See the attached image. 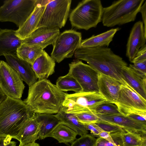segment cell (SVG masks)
<instances>
[{"instance_id":"10","label":"cell","mask_w":146,"mask_h":146,"mask_svg":"<svg viewBox=\"0 0 146 146\" xmlns=\"http://www.w3.org/2000/svg\"><path fill=\"white\" fill-rule=\"evenodd\" d=\"M67 74L77 81L85 92H99L98 86L99 73L88 64L77 60L69 64Z\"/></svg>"},{"instance_id":"20","label":"cell","mask_w":146,"mask_h":146,"mask_svg":"<svg viewBox=\"0 0 146 146\" xmlns=\"http://www.w3.org/2000/svg\"><path fill=\"white\" fill-rule=\"evenodd\" d=\"M22 40L16 35V30L0 29V56L17 55V48Z\"/></svg>"},{"instance_id":"9","label":"cell","mask_w":146,"mask_h":146,"mask_svg":"<svg viewBox=\"0 0 146 146\" xmlns=\"http://www.w3.org/2000/svg\"><path fill=\"white\" fill-rule=\"evenodd\" d=\"M82 40L81 33L72 29L64 31L60 33L53 45L51 57L58 63L72 57Z\"/></svg>"},{"instance_id":"24","label":"cell","mask_w":146,"mask_h":146,"mask_svg":"<svg viewBox=\"0 0 146 146\" xmlns=\"http://www.w3.org/2000/svg\"><path fill=\"white\" fill-rule=\"evenodd\" d=\"M34 115L39 125L38 137L40 139L48 137L53 130L60 123L55 115L52 114L34 113Z\"/></svg>"},{"instance_id":"21","label":"cell","mask_w":146,"mask_h":146,"mask_svg":"<svg viewBox=\"0 0 146 146\" xmlns=\"http://www.w3.org/2000/svg\"><path fill=\"white\" fill-rule=\"evenodd\" d=\"M55 61L43 50L31 65L32 68L38 80L47 79L54 72Z\"/></svg>"},{"instance_id":"42","label":"cell","mask_w":146,"mask_h":146,"mask_svg":"<svg viewBox=\"0 0 146 146\" xmlns=\"http://www.w3.org/2000/svg\"><path fill=\"white\" fill-rule=\"evenodd\" d=\"M98 136L99 137L104 139L114 144L110 136V133L102 131L99 133Z\"/></svg>"},{"instance_id":"40","label":"cell","mask_w":146,"mask_h":146,"mask_svg":"<svg viewBox=\"0 0 146 146\" xmlns=\"http://www.w3.org/2000/svg\"><path fill=\"white\" fill-rule=\"evenodd\" d=\"M95 146H116L115 144L101 137L96 139Z\"/></svg>"},{"instance_id":"5","label":"cell","mask_w":146,"mask_h":146,"mask_svg":"<svg viewBox=\"0 0 146 146\" xmlns=\"http://www.w3.org/2000/svg\"><path fill=\"white\" fill-rule=\"evenodd\" d=\"M103 9L100 0L82 1L70 14L72 26L86 30L96 27L102 21Z\"/></svg>"},{"instance_id":"44","label":"cell","mask_w":146,"mask_h":146,"mask_svg":"<svg viewBox=\"0 0 146 146\" xmlns=\"http://www.w3.org/2000/svg\"><path fill=\"white\" fill-rule=\"evenodd\" d=\"M7 96L3 92L0 88V105L2 102L6 99Z\"/></svg>"},{"instance_id":"41","label":"cell","mask_w":146,"mask_h":146,"mask_svg":"<svg viewBox=\"0 0 146 146\" xmlns=\"http://www.w3.org/2000/svg\"><path fill=\"white\" fill-rule=\"evenodd\" d=\"M139 12L141 14L143 20V24L144 28L145 30H146V1L144 2V4L142 5L141 6Z\"/></svg>"},{"instance_id":"13","label":"cell","mask_w":146,"mask_h":146,"mask_svg":"<svg viewBox=\"0 0 146 146\" xmlns=\"http://www.w3.org/2000/svg\"><path fill=\"white\" fill-rule=\"evenodd\" d=\"M60 33L58 28L41 27L22 40V44L36 46L43 49L49 45H53Z\"/></svg>"},{"instance_id":"36","label":"cell","mask_w":146,"mask_h":146,"mask_svg":"<svg viewBox=\"0 0 146 146\" xmlns=\"http://www.w3.org/2000/svg\"><path fill=\"white\" fill-rule=\"evenodd\" d=\"M145 60H146V44L140 48L131 63H133Z\"/></svg>"},{"instance_id":"38","label":"cell","mask_w":146,"mask_h":146,"mask_svg":"<svg viewBox=\"0 0 146 146\" xmlns=\"http://www.w3.org/2000/svg\"><path fill=\"white\" fill-rule=\"evenodd\" d=\"M122 133L121 132L110 133V136L113 143L116 146L122 145Z\"/></svg>"},{"instance_id":"8","label":"cell","mask_w":146,"mask_h":146,"mask_svg":"<svg viewBox=\"0 0 146 146\" xmlns=\"http://www.w3.org/2000/svg\"><path fill=\"white\" fill-rule=\"evenodd\" d=\"M71 2V0H51L46 6L37 28L63 27L69 15Z\"/></svg>"},{"instance_id":"23","label":"cell","mask_w":146,"mask_h":146,"mask_svg":"<svg viewBox=\"0 0 146 146\" xmlns=\"http://www.w3.org/2000/svg\"><path fill=\"white\" fill-rule=\"evenodd\" d=\"M120 29H112L96 35L82 40L80 47L93 48L97 47H108L116 32Z\"/></svg>"},{"instance_id":"30","label":"cell","mask_w":146,"mask_h":146,"mask_svg":"<svg viewBox=\"0 0 146 146\" xmlns=\"http://www.w3.org/2000/svg\"><path fill=\"white\" fill-rule=\"evenodd\" d=\"M122 146H139L142 136L140 134L127 132L122 134Z\"/></svg>"},{"instance_id":"1","label":"cell","mask_w":146,"mask_h":146,"mask_svg":"<svg viewBox=\"0 0 146 146\" xmlns=\"http://www.w3.org/2000/svg\"><path fill=\"white\" fill-rule=\"evenodd\" d=\"M75 57L86 62L99 74L110 76L123 85L127 84L122 76L123 69L127 64L121 57L108 47L86 48L80 47L75 51Z\"/></svg>"},{"instance_id":"27","label":"cell","mask_w":146,"mask_h":146,"mask_svg":"<svg viewBox=\"0 0 146 146\" xmlns=\"http://www.w3.org/2000/svg\"><path fill=\"white\" fill-rule=\"evenodd\" d=\"M43 50L36 46L22 44L17 48V55L32 65L36 59L42 54Z\"/></svg>"},{"instance_id":"45","label":"cell","mask_w":146,"mask_h":146,"mask_svg":"<svg viewBox=\"0 0 146 146\" xmlns=\"http://www.w3.org/2000/svg\"><path fill=\"white\" fill-rule=\"evenodd\" d=\"M19 146H40L37 143L34 142L33 143L24 145H19Z\"/></svg>"},{"instance_id":"7","label":"cell","mask_w":146,"mask_h":146,"mask_svg":"<svg viewBox=\"0 0 146 146\" xmlns=\"http://www.w3.org/2000/svg\"><path fill=\"white\" fill-rule=\"evenodd\" d=\"M106 101L99 92L81 91L72 94H66L62 109L66 113L75 114L91 111Z\"/></svg>"},{"instance_id":"12","label":"cell","mask_w":146,"mask_h":146,"mask_svg":"<svg viewBox=\"0 0 146 146\" xmlns=\"http://www.w3.org/2000/svg\"><path fill=\"white\" fill-rule=\"evenodd\" d=\"M25 85L16 71L7 63L0 61V88L7 96L21 99Z\"/></svg>"},{"instance_id":"43","label":"cell","mask_w":146,"mask_h":146,"mask_svg":"<svg viewBox=\"0 0 146 146\" xmlns=\"http://www.w3.org/2000/svg\"><path fill=\"white\" fill-rule=\"evenodd\" d=\"M139 146H146V135L142 136L141 139Z\"/></svg>"},{"instance_id":"11","label":"cell","mask_w":146,"mask_h":146,"mask_svg":"<svg viewBox=\"0 0 146 146\" xmlns=\"http://www.w3.org/2000/svg\"><path fill=\"white\" fill-rule=\"evenodd\" d=\"M114 104L119 112L125 116L132 113H146V100L127 84H121Z\"/></svg>"},{"instance_id":"22","label":"cell","mask_w":146,"mask_h":146,"mask_svg":"<svg viewBox=\"0 0 146 146\" xmlns=\"http://www.w3.org/2000/svg\"><path fill=\"white\" fill-rule=\"evenodd\" d=\"M39 125L34 115V113L26 121L21 129L16 139L20 145H24L35 142L39 139Z\"/></svg>"},{"instance_id":"17","label":"cell","mask_w":146,"mask_h":146,"mask_svg":"<svg viewBox=\"0 0 146 146\" xmlns=\"http://www.w3.org/2000/svg\"><path fill=\"white\" fill-rule=\"evenodd\" d=\"M99 120L117 125L126 132L137 133L142 136L146 135V125L132 120L121 114L110 115H97Z\"/></svg>"},{"instance_id":"19","label":"cell","mask_w":146,"mask_h":146,"mask_svg":"<svg viewBox=\"0 0 146 146\" xmlns=\"http://www.w3.org/2000/svg\"><path fill=\"white\" fill-rule=\"evenodd\" d=\"M121 74L127 84L146 100V75L141 74L128 66L123 69Z\"/></svg>"},{"instance_id":"6","label":"cell","mask_w":146,"mask_h":146,"mask_svg":"<svg viewBox=\"0 0 146 146\" xmlns=\"http://www.w3.org/2000/svg\"><path fill=\"white\" fill-rule=\"evenodd\" d=\"M36 0H6L0 7V21L11 22L21 27L33 12Z\"/></svg>"},{"instance_id":"32","label":"cell","mask_w":146,"mask_h":146,"mask_svg":"<svg viewBox=\"0 0 146 146\" xmlns=\"http://www.w3.org/2000/svg\"><path fill=\"white\" fill-rule=\"evenodd\" d=\"M94 123L100 127L103 131L110 133L117 132L124 133L126 132L120 127L105 121L99 120Z\"/></svg>"},{"instance_id":"28","label":"cell","mask_w":146,"mask_h":146,"mask_svg":"<svg viewBox=\"0 0 146 146\" xmlns=\"http://www.w3.org/2000/svg\"><path fill=\"white\" fill-rule=\"evenodd\" d=\"M56 85L62 92L73 91L75 93H77L82 90L81 86L76 79L68 74L59 77Z\"/></svg>"},{"instance_id":"16","label":"cell","mask_w":146,"mask_h":146,"mask_svg":"<svg viewBox=\"0 0 146 146\" xmlns=\"http://www.w3.org/2000/svg\"><path fill=\"white\" fill-rule=\"evenodd\" d=\"M4 56L8 64L29 86L37 81L38 78L29 63L20 58L17 55L6 54Z\"/></svg>"},{"instance_id":"15","label":"cell","mask_w":146,"mask_h":146,"mask_svg":"<svg viewBox=\"0 0 146 146\" xmlns=\"http://www.w3.org/2000/svg\"><path fill=\"white\" fill-rule=\"evenodd\" d=\"M50 0H36L35 9L24 24L16 30V35L23 40L27 38L36 29L46 6Z\"/></svg>"},{"instance_id":"18","label":"cell","mask_w":146,"mask_h":146,"mask_svg":"<svg viewBox=\"0 0 146 146\" xmlns=\"http://www.w3.org/2000/svg\"><path fill=\"white\" fill-rule=\"evenodd\" d=\"M121 84L118 81L110 76L99 74V92L109 102L115 104L117 102Z\"/></svg>"},{"instance_id":"37","label":"cell","mask_w":146,"mask_h":146,"mask_svg":"<svg viewBox=\"0 0 146 146\" xmlns=\"http://www.w3.org/2000/svg\"><path fill=\"white\" fill-rule=\"evenodd\" d=\"M87 130H89L93 136L98 137L99 133L103 131L100 127L95 123H90L84 124Z\"/></svg>"},{"instance_id":"25","label":"cell","mask_w":146,"mask_h":146,"mask_svg":"<svg viewBox=\"0 0 146 146\" xmlns=\"http://www.w3.org/2000/svg\"><path fill=\"white\" fill-rule=\"evenodd\" d=\"M55 115L60 123L74 131L77 135L81 136L88 134V130L84 124L79 121L75 114L66 113L62 108Z\"/></svg>"},{"instance_id":"4","label":"cell","mask_w":146,"mask_h":146,"mask_svg":"<svg viewBox=\"0 0 146 146\" xmlns=\"http://www.w3.org/2000/svg\"><path fill=\"white\" fill-rule=\"evenodd\" d=\"M144 0L114 1L103 8L102 21L104 26L112 27L134 21Z\"/></svg>"},{"instance_id":"39","label":"cell","mask_w":146,"mask_h":146,"mask_svg":"<svg viewBox=\"0 0 146 146\" xmlns=\"http://www.w3.org/2000/svg\"><path fill=\"white\" fill-rule=\"evenodd\" d=\"M11 139L9 137H0V146H16V142L11 141Z\"/></svg>"},{"instance_id":"31","label":"cell","mask_w":146,"mask_h":146,"mask_svg":"<svg viewBox=\"0 0 146 146\" xmlns=\"http://www.w3.org/2000/svg\"><path fill=\"white\" fill-rule=\"evenodd\" d=\"M96 139L92 135L87 134L76 139L70 146H95Z\"/></svg>"},{"instance_id":"33","label":"cell","mask_w":146,"mask_h":146,"mask_svg":"<svg viewBox=\"0 0 146 146\" xmlns=\"http://www.w3.org/2000/svg\"><path fill=\"white\" fill-rule=\"evenodd\" d=\"M75 115L79 121L83 124L94 123L99 120V117L91 111L75 114Z\"/></svg>"},{"instance_id":"35","label":"cell","mask_w":146,"mask_h":146,"mask_svg":"<svg viewBox=\"0 0 146 146\" xmlns=\"http://www.w3.org/2000/svg\"><path fill=\"white\" fill-rule=\"evenodd\" d=\"M129 66L141 74L146 75V60L133 63Z\"/></svg>"},{"instance_id":"3","label":"cell","mask_w":146,"mask_h":146,"mask_svg":"<svg viewBox=\"0 0 146 146\" xmlns=\"http://www.w3.org/2000/svg\"><path fill=\"white\" fill-rule=\"evenodd\" d=\"M33 113L21 99L7 96L0 105V137L16 139L23 126Z\"/></svg>"},{"instance_id":"26","label":"cell","mask_w":146,"mask_h":146,"mask_svg":"<svg viewBox=\"0 0 146 146\" xmlns=\"http://www.w3.org/2000/svg\"><path fill=\"white\" fill-rule=\"evenodd\" d=\"M77 133L73 130L61 123L58 124L48 136L56 139L59 143L68 144L76 139Z\"/></svg>"},{"instance_id":"29","label":"cell","mask_w":146,"mask_h":146,"mask_svg":"<svg viewBox=\"0 0 146 146\" xmlns=\"http://www.w3.org/2000/svg\"><path fill=\"white\" fill-rule=\"evenodd\" d=\"M91 112L97 115H110L121 114L115 104L107 101L98 106Z\"/></svg>"},{"instance_id":"14","label":"cell","mask_w":146,"mask_h":146,"mask_svg":"<svg viewBox=\"0 0 146 146\" xmlns=\"http://www.w3.org/2000/svg\"><path fill=\"white\" fill-rule=\"evenodd\" d=\"M146 41V30L141 21L136 22L130 31L126 45V55L131 62L140 48Z\"/></svg>"},{"instance_id":"34","label":"cell","mask_w":146,"mask_h":146,"mask_svg":"<svg viewBox=\"0 0 146 146\" xmlns=\"http://www.w3.org/2000/svg\"><path fill=\"white\" fill-rule=\"evenodd\" d=\"M129 119L146 125V113H132L126 116Z\"/></svg>"},{"instance_id":"2","label":"cell","mask_w":146,"mask_h":146,"mask_svg":"<svg viewBox=\"0 0 146 146\" xmlns=\"http://www.w3.org/2000/svg\"><path fill=\"white\" fill-rule=\"evenodd\" d=\"M66 94L46 79L29 87L27 97L23 101L33 113L56 114L62 107Z\"/></svg>"}]
</instances>
